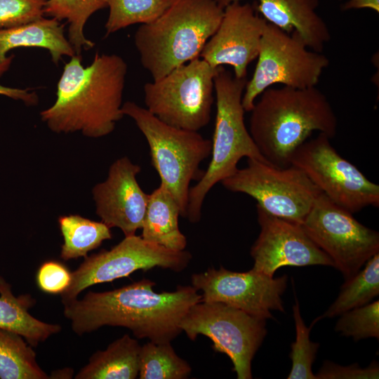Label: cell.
Here are the masks:
<instances>
[{"label": "cell", "instance_id": "cell-1", "mask_svg": "<svg viewBox=\"0 0 379 379\" xmlns=\"http://www.w3.org/2000/svg\"><path fill=\"white\" fill-rule=\"evenodd\" d=\"M156 283L142 279L121 288L87 293L64 305V315L79 335L105 326L130 329L138 339L171 343L182 330L180 322L202 296L192 286H178L171 292L157 293Z\"/></svg>", "mask_w": 379, "mask_h": 379}, {"label": "cell", "instance_id": "cell-2", "mask_svg": "<svg viewBox=\"0 0 379 379\" xmlns=\"http://www.w3.org/2000/svg\"><path fill=\"white\" fill-rule=\"evenodd\" d=\"M128 65L116 54L95 55L84 67L81 55L65 64L57 85L56 100L40 113L53 132L79 131L90 138L111 133L123 118L122 100Z\"/></svg>", "mask_w": 379, "mask_h": 379}, {"label": "cell", "instance_id": "cell-3", "mask_svg": "<svg viewBox=\"0 0 379 379\" xmlns=\"http://www.w3.org/2000/svg\"><path fill=\"white\" fill-rule=\"evenodd\" d=\"M260 96L251 111L249 133L260 154L275 166H289L293 152L314 131L330 138L337 133L332 105L316 86H271Z\"/></svg>", "mask_w": 379, "mask_h": 379}, {"label": "cell", "instance_id": "cell-4", "mask_svg": "<svg viewBox=\"0 0 379 379\" xmlns=\"http://www.w3.org/2000/svg\"><path fill=\"white\" fill-rule=\"evenodd\" d=\"M222 15L215 0H175L156 20L141 24L134 43L153 81L199 58Z\"/></svg>", "mask_w": 379, "mask_h": 379}, {"label": "cell", "instance_id": "cell-5", "mask_svg": "<svg viewBox=\"0 0 379 379\" xmlns=\"http://www.w3.org/2000/svg\"><path fill=\"white\" fill-rule=\"evenodd\" d=\"M246 78L238 79L220 66L214 77L216 114L211 159L198 182L190 187L186 218L197 223L205 197L218 182L232 175L243 157L268 162L260 154L244 122L242 96Z\"/></svg>", "mask_w": 379, "mask_h": 379}, {"label": "cell", "instance_id": "cell-6", "mask_svg": "<svg viewBox=\"0 0 379 379\" xmlns=\"http://www.w3.org/2000/svg\"><path fill=\"white\" fill-rule=\"evenodd\" d=\"M121 110L146 138L151 164L178 203L180 216L186 218L190 185L204 173L199 166L211 154V140L198 131L168 125L134 102H124Z\"/></svg>", "mask_w": 379, "mask_h": 379}, {"label": "cell", "instance_id": "cell-7", "mask_svg": "<svg viewBox=\"0 0 379 379\" xmlns=\"http://www.w3.org/2000/svg\"><path fill=\"white\" fill-rule=\"evenodd\" d=\"M219 67L197 58L146 83L143 87L146 109L168 125L199 131L211 120L214 77Z\"/></svg>", "mask_w": 379, "mask_h": 379}, {"label": "cell", "instance_id": "cell-8", "mask_svg": "<svg viewBox=\"0 0 379 379\" xmlns=\"http://www.w3.org/2000/svg\"><path fill=\"white\" fill-rule=\"evenodd\" d=\"M257 59L242 96L245 112H251L255 99L274 84L295 88L316 86L329 65L324 54L308 49L298 32L287 33L270 22L263 31Z\"/></svg>", "mask_w": 379, "mask_h": 379}, {"label": "cell", "instance_id": "cell-9", "mask_svg": "<svg viewBox=\"0 0 379 379\" xmlns=\"http://www.w3.org/2000/svg\"><path fill=\"white\" fill-rule=\"evenodd\" d=\"M265 319L219 302L192 305L180 322L189 339L206 336L217 352L227 354L238 379L252 378L251 362L267 334Z\"/></svg>", "mask_w": 379, "mask_h": 379}, {"label": "cell", "instance_id": "cell-10", "mask_svg": "<svg viewBox=\"0 0 379 379\" xmlns=\"http://www.w3.org/2000/svg\"><path fill=\"white\" fill-rule=\"evenodd\" d=\"M220 183L227 190L254 198L267 212L301 224L321 193L299 168L277 167L255 159Z\"/></svg>", "mask_w": 379, "mask_h": 379}, {"label": "cell", "instance_id": "cell-11", "mask_svg": "<svg viewBox=\"0 0 379 379\" xmlns=\"http://www.w3.org/2000/svg\"><path fill=\"white\" fill-rule=\"evenodd\" d=\"M319 133L305 141L291 156L290 165L301 169L331 201L354 213L379 206V186L369 180L354 164L344 159Z\"/></svg>", "mask_w": 379, "mask_h": 379}, {"label": "cell", "instance_id": "cell-12", "mask_svg": "<svg viewBox=\"0 0 379 379\" xmlns=\"http://www.w3.org/2000/svg\"><path fill=\"white\" fill-rule=\"evenodd\" d=\"M310 238L333 260L345 279L357 274L379 252V234L322 192L301 223Z\"/></svg>", "mask_w": 379, "mask_h": 379}, {"label": "cell", "instance_id": "cell-13", "mask_svg": "<svg viewBox=\"0 0 379 379\" xmlns=\"http://www.w3.org/2000/svg\"><path fill=\"white\" fill-rule=\"evenodd\" d=\"M192 259L185 250L175 251L147 241L141 236H128L109 251L84 258L79 267L72 272L69 287L61 293L63 305L77 298L88 287L128 277L138 270L154 267L174 272L184 270Z\"/></svg>", "mask_w": 379, "mask_h": 379}, {"label": "cell", "instance_id": "cell-14", "mask_svg": "<svg viewBox=\"0 0 379 379\" xmlns=\"http://www.w3.org/2000/svg\"><path fill=\"white\" fill-rule=\"evenodd\" d=\"M286 274L274 278L251 269L245 272L208 268L193 274L192 286L203 292L201 301L219 302L255 317H272V310L284 312L281 296L287 286Z\"/></svg>", "mask_w": 379, "mask_h": 379}, {"label": "cell", "instance_id": "cell-15", "mask_svg": "<svg viewBox=\"0 0 379 379\" xmlns=\"http://www.w3.org/2000/svg\"><path fill=\"white\" fill-rule=\"evenodd\" d=\"M260 234L251 249L252 269L269 277L284 266L334 267L331 258L306 234L301 224L275 216L256 204Z\"/></svg>", "mask_w": 379, "mask_h": 379}, {"label": "cell", "instance_id": "cell-16", "mask_svg": "<svg viewBox=\"0 0 379 379\" xmlns=\"http://www.w3.org/2000/svg\"><path fill=\"white\" fill-rule=\"evenodd\" d=\"M267 24L258 15L254 3L230 4L224 8L220 23L199 58L214 67L232 66L235 77L246 78L248 66L258 58Z\"/></svg>", "mask_w": 379, "mask_h": 379}, {"label": "cell", "instance_id": "cell-17", "mask_svg": "<svg viewBox=\"0 0 379 379\" xmlns=\"http://www.w3.org/2000/svg\"><path fill=\"white\" fill-rule=\"evenodd\" d=\"M140 171L139 165L121 157L110 166L107 179L92 190L101 221L110 228H119L125 237L142 228L146 212L149 194L136 179Z\"/></svg>", "mask_w": 379, "mask_h": 379}, {"label": "cell", "instance_id": "cell-18", "mask_svg": "<svg viewBox=\"0 0 379 379\" xmlns=\"http://www.w3.org/2000/svg\"><path fill=\"white\" fill-rule=\"evenodd\" d=\"M224 9L242 0H215ZM254 6L262 18L287 33L295 31L309 48L322 53L331 39L330 30L317 9L319 0H256Z\"/></svg>", "mask_w": 379, "mask_h": 379}, {"label": "cell", "instance_id": "cell-19", "mask_svg": "<svg viewBox=\"0 0 379 379\" xmlns=\"http://www.w3.org/2000/svg\"><path fill=\"white\" fill-rule=\"evenodd\" d=\"M20 47L41 48L48 50L57 65L63 55L72 57L75 51L65 36L64 25L54 18H41L22 25L0 29V77L10 65L6 53Z\"/></svg>", "mask_w": 379, "mask_h": 379}, {"label": "cell", "instance_id": "cell-20", "mask_svg": "<svg viewBox=\"0 0 379 379\" xmlns=\"http://www.w3.org/2000/svg\"><path fill=\"white\" fill-rule=\"evenodd\" d=\"M180 210L173 194L163 183L149 194L141 237L166 248L183 251L187 239L180 232Z\"/></svg>", "mask_w": 379, "mask_h": 379}, {"label": "cell", "instance_id": "cell-21", "mask_svg": "<svg viewBox=\"0 0 379 379\" xmlns=\"http://www.w3.org/2000/svg\"><path fill=\"white\" fill-rule=\"evenodd\" d=\"M141 346L128 334L98 351L76 375V379H135L139 373Z\"/></svg>", "mask_w": 379, "mask_h": 379}, {"label": "cell", "instance_id": "cell-22", "mask_svg": "<svg viewBox=\"0 0 379 379\" xmlns=\"http://www.w3.org/2000/svg\"><path fill=\"white\" fill-rule=\"evenodd\" d=\"M34 301L29 295L15 296L11 285L0 276V328L17 333L32 347L61 331L58 324H48L32 316L28 310Z\"/></svg>", "mask_w": 379, "mask_h": 379}, {"label": "cell", "instance_id": "cell-23", "mask_svg": "<svg viewBox=\"0 0 379 379\" xmlns=\"http://www.w3.org/2000/svg\"><path fill=\"white\" fill-rule=\"evenodd\" d=\"M58 223L64 239L60 257L65 260L86 258L89 251L112 238L111 228L102 221L69 215L60 216Z\"/></svg>", "mask_w": 379, "mask_h": 379}, {"label": "cell", "instance_id": "cell-24", "mask_svg": "<svg viewBox=\"0 0 379 379\" xmlns=\"http://www.w3.org/2000/svg\"><path fill=\"white\" fill-rule=\"evenodd\" d=\"M379 294V252L366 262L365 268L341 286L340 293L328 310L314 320L311 326L324 318L340 316L352 309L369 303Z\"/></svg>", "mask_w": 379, "mask_h": 379}, {"label": "cell", "instance_id": "cell-25", "mask_svg": "<svg viewBox=\"0 0 379 379\" xmlns=\"http://www.w3.org/2000/svg\"><path fill=\"white\" fill-rule=\"evenodd\" d=\"M36 353L20 334L0 328V379H48Z\"/></svg>", "mask_w": 379, "mask_h": 379}, {"label": "cell", "instance_id": "cell-26", "mask_svg": "<svg viewBox=\"0 0 379 379\" xmlns=\"http://www.w3.org/2000/svg\"><path fill=\"white\" fill-rule=\"evenodd\" d=\"M107 7L104 0H47L44 13L59 21H67L68 41L76 55H79L83 49L94 46V43L84 36L86 22L94 13Z\"/></svg>", "mask_w": 379, "mask_h": 379}, {"label": "cell", "instance_id": "cell-27", "mask_svg": "<svg viewBox=\"0 0 379 379\" xmlns=\"http://www.w3.org/2000/svg\"><path fill=\"white\" fill-rule=\"evenodd\" d=\"M192 368L175 352L171 343L149 341L141 346L139 359L140 379H185Z\"/></svg>", "mask_w": 379, "mask_h": 379}, {"label": "cell", "instance_id": "cell-28", "mask_svg": "<svg viewBox=\"0 0 379 379\" xmlns=\"http://www.w3.org/2000/svg\"><path fill=\"white\" fill-rule=\"evenodd\" d=\"M109 8L106 36L135 24L159 18L175 0H104Z\"/></svg>", "mask_w": 379, "mask_h": 379}, {"label": "cell", "instance_id": "cell-29", "mask_svg": "<svg viewBox=\"0 0 379 379\" xmlns=\"http://www.w3.org/2000/svg\"><path fill=\"white\" fill-rule=\"evenodd\" d=\"M293 314L295 325L296 338L291 343L290 358L292 362L288 379H317L312 373V366L315 360L319 343L310 339L312 326L307 327L300 312L297 300L293 306Z\"/></svg>", "mask_w": 379, "mask_h": 379}, {"label": "cell", "instance_id": "cell-30", "mask_svg": "<svg viewBox=\"0 0 379 379\" xmlns=\"http://www.w3.org/2000/svg\"><path fill=\"white\" fill-rule=\"evenodd\" d=\"M335 327L342 335L351 337L355 341L379 338V301L377 300L348 310L340 315Z\"/></svg>", "mask_w": 379, "mask_h": 379}, {"label": "cell", "instance_id": "cell-31", "mask_svg": "<svg viewBox=\"0 0 379 379\" xmlns=\"http://www.w3.org/2000/svg\"><path fill=\"white\" fill-rule=\"evenodd\" d=\"M47 0H0V29L27 24L44 17Z\"/></svg>", "mask_w": 379, "mask_h": 379}, {"label": "cell", "instance_id": "cell-32", "mask_svg": "<svg viewBox=\"0 0 379 379\" xmlns=\"http://www.w3.org/2000/svg\"><path fill=\"white\" fill-rule=\"evenodd\" d=\"M36 281L41 291L50 294H61L71 283L72 272L62 262L48 260L39 267Z\"/></svg>", "mask_w": 379, "mask_h": 379}, {"label": "cell", "instance_id": "cell-33", "mask_svg": "<svg viewBox=\"0 0 379 379\" xmlns=\"http://www.w3.org/2000/svg\"><path fill=\"white\" fill-rule=\"evenodd\" d=\"M315 375L317 379H378L379 366L375 361L366 368L357 364L344 366L325 361Z\"/></svg>", "mask_w": 379, "mask_h": 379}, {"label": "cell", "instance_id": "cell-34", "mask_svg": "<svg viewBox=\"0 0 379 379\" xmlns=\"http://www.w3.org/2000/svg\"><path fill=\"white\" fill-rule=\"evenodd\" d=\"M30 88L21 89L11 88L0 84V95L14 100H20L27 105H37L39 98L35 92H29Z\"/></svg>", "mask_w": 379, "mask_h": 379}, {"label": "cell", "instance_id": "cell-35", "mask_svg": "<svg viewBox=\"0 0 379 379\" xmlns=\"http://www.w3.org/2000/svg\"><path fill=\"white\" fill-rule=\"evenodd\" d=\"M342 10L368 8L379 13V0H347L342 6Z\"/></svg>", "mask_w": 379, "mask_h": 379}]
</instances>
